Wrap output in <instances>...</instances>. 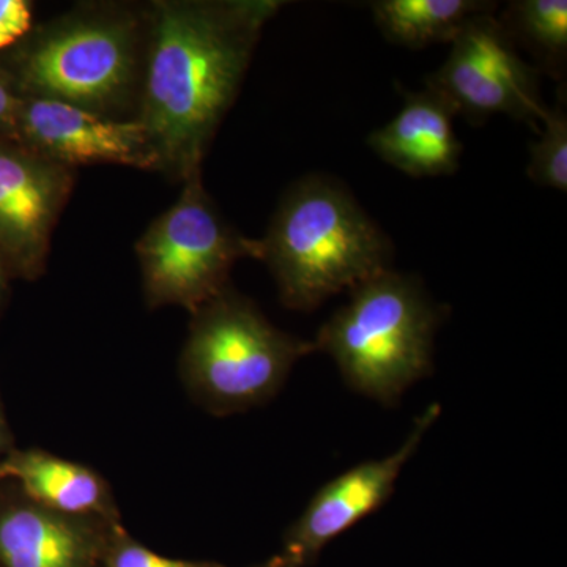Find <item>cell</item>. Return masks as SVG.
<instances>
[{
    "label": "cell",
    "mask_w": 567,
    "mask_h": 567,
    "mask_svg": "<svg viewBox=\"0 0 567 567\" xmlns=\"http://www.w3.org/2000/svg\"><path fill=\"white\" fill-rule=\"evenodd\" d=\"M275 0L153 6L140 122L159 169L200 171L233 106Z\"/></svg>",
    "instance_id": "1"
},
{
    "label": "cell",
    "mask_w": 567,
    "mask_h": 567,
    "mask_svg": "<svg viewBox=\"0 0 567 567\" xmlns=\"http://www.w3.org/2000/svg\"><path fill=\"white\" fill-rule=\"evenodd\" d=\"M281 301L315 311L328 298L390 270L393 245L342 183L308 175L279 204L268 233L256 240Z\"/></svg>",
    "instance_id": "2"
},
{
    "label": "cell",
    "mask_w": 567,
    "mask_h": 567,
    "mask_svg": "<svg viewBox=\"0 0 567 567\" xmlns=\"http://www.w3.org/2000/svg\"><path fill=\"white\" fill-rule=\"evenodd\" d=\"M440 322L442 309L423 284L390 268L350 290L312 342L353 390L393 404L431 372Z\"/></svg>",
    "instance_id": "3"
},
{
    "label": "cell",
    "mask_w": 567,
    "mask_h": 567,
    "mask_svg": "<svg viewBox=\"0 0 567 567\" xmlns=\"http://www.w3.org/2000/svg\"><path fill=\"white\" fill-rule=\"evenodd\" d=\"M312 352L315 342L278 330L227 287L193 312L181 377L207 412L233 415L270 401L297 361Z\"/></svg>",
    "instance_id": "4"
},
{
    "label": "cell",
    "mask_w": 567,
    "mask_h": 567,
    "mask_svg": "<svg viewBox=\"0 0 567 567\" xmlns=\"http://www.w3.org/2000/svg\"><path fill=\"white\" fill-rule=\"evenodd\" d=\"M183 182L177 203L145 230L136 251L148 306H182L193 315L229 287L238 259H256L257 246L224 221L200 171Z\"/></svg>",
    "instance_id": "5"
},
{
    "label": "cell",
    "mask_w": 567,
    "mask_h": 567,
    "mask_svg": "<svg viewBox=\"0 0 567 567\" xmlns=\"http://www.w3.org/2000/svg\"><path fill=\"white\" fill-rule=\"evenodd\" d=\"M137 73V31L130 18H73L41 33L20 63L29 96L58 100L96 114L121 103Z\"/></svg>",
    "instance_id": "6"
},
{
    "label": "cell",
    "mask_w": 567,
    "mask_h": 567,
    "mask_svg": "<svg viewBox=\"0 0 567 567\" xmlns=\"http://www.w3.org/2000/svg\"><path fill=\"white\" fill-rule=\"evenodd\" d=\"M537 73L520 58L494 13H484L466 22L451 43L450 58L425 84L454 115L470 123L505 114L539 133L548 107Z\"/></svg>",
    "instance_id": "7"
},
{
    "label": "cell",
    "mask_w": 567,
    "mask_h": 567,
    "mask_svg": "<svg viewBox=\"0 0 567 567\" xmlns=\"http://www.w3.org/2000/svg\"><path fill=\"white\" fill-rule=\"evenodd\" d=\"M439 415V405L429 406L393 454L353 466L320 488L287 532L282 551L276 555L281 566L311 565L331 540L385 505L406 462Z\"/></svg>",
    "instance_id": "8"
},
{
    "label": "cell",
    "mask_w": 567,
    "mask_h": 567,
    "mask_svg": "<svg viewBox=\"0 0 567 567\" xmlns=\"http://www.w3.org/2000/svg\"><path fill=\"white\" fill-rule=\"evenodd\" d=\"M18 142L62 166L112 163L159 169L140 122L111 121L84 107L41 96H21Z\"/></svg>",
    "instance_id": "9"
},
{
    "label": "cell",
    "mask_w": 567,
    "mask_h": 567,
    "mask_svg": "<svg viewBox=\"0 0 567 567\" xmlns=\"http://www.w3.org/2000/svg\"><path fill=\"white\" fill-rule=\"evenodd\" d=\"M70 185L62 164L0 142V251L25 276L41 271Z\"/></svg>",
    "instance_id": "10"
},
{
    "label": "cell",
    "mask_w": 567,
    "mask_h": 567,
    "mask_svg": "<svg viewBox=\"0 0 567 567\" xmlns=\"http://www.w3.org/2000/svg\"><path fill=\"white\" fill-rule=\"evenodd\" d=\"M20 496L0 509V567H103L121 522L66 516Z\"/></svg>",
    "instance_id": "11"
},
{
    "label": "cell",
    "mask_w": 567,
    "mask_h": 567,
    "mask_svg": "<svg viewBox=\"0 0 567 567\" xmlns=\"http://www.w3.org/2000/svg\"><path fill=\"white\" fill-rule=\"evenodd\" d=\"M454 117L435 92H406L402 110L383 128L369 134L368 145L383 162L412 177L451 175L458 169L462 155Z\"/></svg>",
    "instance_id": "12"
},
{
    "label": "cell",
    "mask_w": 567,
    "mask_h": 567,
    "mask_svg": "<svg viewBox=\"0 0 567 567\" xmlns=\"http://www.w3.org/2000/svg\"><path fill=\"white\" fill-rule=\"evenodd\" d=\"M0 483H11L35 505L66 516L121 522L106 481L89 466L44 451H14L0 458Z\"/></svg>",
    "instance_id": "13"
},
{
    "label": "cell",
    "mask_w": 567,
    "mask_h": 567,
    "mask_svg": "<svg viewBox=\"0 0 567 567\" xmlns=\"http://www.w3.org/2000/svg\"><path fill=\"white\" fill-rule=\"evenodd\" d=\"M484 0H377L371 3L377 28L391 43L410 50L453 43L466 22L494 13Z\"/></svg>",
    "instance_id": "14"
},
{
    "label": "cell",
    "mask_w": 567,
    "mask_h": 567,
    "mask_svg": "<svg viewBox=\"0 0 567 567\" xmlns=\"http://www.w3.org/2000/svg\"><path fill=\"white\" fill-rule=\"evenodd\" d=\"M513 41L532 52L543 69L561 80L567 58L566 0H517L498 20Z\"/></svg>",
    "instance_id": "15"
},
{
    "label": "cell",
    "mask_w": 567,
    "mask_h": 567,
    "mask_svg": "<svg viewBox=\"0 0 567 567\" xmlns=\"http://www.w3.org/2000/svg\"><path fill=\"white\" fill-rule=\"evenodd\" d=\"M529 181L544 188L567 192V115L565 104L547 110L539 137L529 147Z\"/></svg>",
    "instance_id": "16"
},
{
    "label": "cell",
    "mask_w": 567,
    "mask_h": 567,
    "mask_svg": "<svg viewBox=\"0 0 567 567\" xmlns=\"http://www.w3.org/2000/svg\"><path fill=\"white\" fill-rule=\"evenodd\" d=\"M103 567H226L218 563L164 557L134 539L122 524L112 529Z\"/></svg>",
    "instance_id": "17"
},
{
    "label": "cell",
    "mask_w": 567,
    "mask_h": 567,
    "mask_svg": "<svg viewBox=\"0 0 567 567\" xmlns=\"http://www.w3.org/2000/svg\"><path fill=\"white\" fill-rule=\"evenodd\" d=\"M32 25V7L25 0H0V50L21 40Z\"/></svg>",
    "instance_id": "18"
},
{
    "label": "cell",
    "mask_w": 567,
    "mask_h": 567,
    "mask_svg": "<svg viewBox=\"0 0 567 567\" xmlns=\"http://www.w3.org/2000/svg\"><path fill=\"white\" fill-rule=\"evenodd\" d=\"M21 96L0 73V141H18Z\"/></svg>",
    "instance_id": "19"
},
{
    "label": "cell",
    "mask_w": 567,
    "mask_h": 567,
    "mask_svg": "<svg viewBox=\"0 0 567 567\" xmlns=\"http://www.w3.org/2000/svg\"><path fill=\"white\" fill-rule=\"evenodd\" d=\"M6 424H3L2 409H0V450H2L3 442H6Z\"/></svg>",
    "instance_id": "20"
},
{
    "label": "cell",
    "mask_w": 567,
    "mask_h": 567,
    "mask_svg": "<svg viewBox=\"0 0 567 567\" xmlns=\"http://www.w3.org/2000/svg\"><path fill=\"white\" fill-rule=\"evenodd\" d=\"M3 286H6V275H3L2 264H0V300H2Z\"/></svg>",
    "instance_id": "21"
},
{
    "label": "cell",
    "mask_w": 567,
    "mask_h": 567,
    "mask_svg": "<svg viewBox=\"0 0 567 567\" xmlns=\"http://www.w3.org/2000/svg\"><path fill=\"white\" fill-rule=\"evenodd\" d=\"M257 567H282V566H281V563H279L278 557H275V558H271L270 561L265 563V565L257 566Z\"/></svg>",
    "instance_id": "22"
}]
</instances>
